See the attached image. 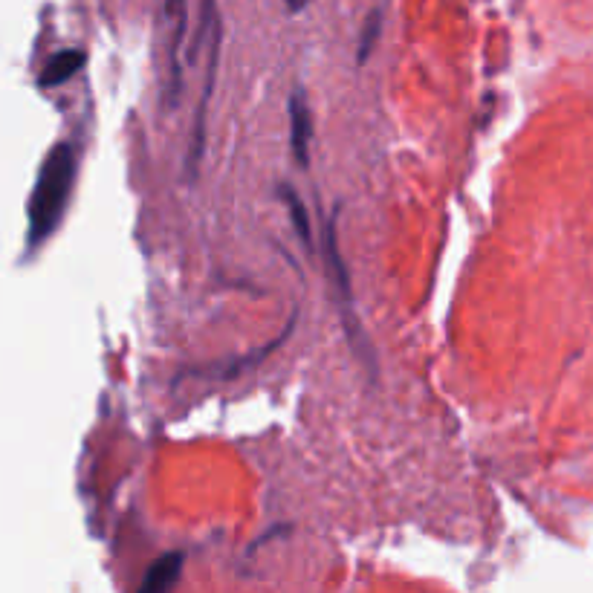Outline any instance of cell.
<instances>
[{"mask_svg":"<svg viewBox=\"0 0 593 593\" xmlns=\"http://www.w3.org/2000/svg\"><path fill=\"white\" fill-rule=\"evenodd\" d=\"M84 67V53L81 50H64L50 58V64L44 67L41 73V84L44 87H55V84H64L67 79H73Z\"/></svg>","mask_w":593,"mask_h":593,"instance_id":"obj_7","label":"cell"},{"mask_svg":"<svg viewBox=\"0 0 593 593\" xmlns=\"http://www.w3.org/2000/svg\"><path fill=\"white\" fill-rule=\"evenodd\" d=\"M209 53H206V79H203V93L197 102V113H194V128H191V145L189 157H186V177L194 180L200 171V160L206 154V119H209V102L215 93V79H217V64H220V47H223V24L217 18L215 29L206 41Z\"/></svg>","mask_w":593,"mask_h":593,"instance_id":"obj_3","label":"cell"},{"mask_svg":"<svg viewBox=\"0 0 593 593\" xmlns=\"http://www.w3.org/2000/svg\"><path fill=\"white\" fill-rule=\"evenodd\" d=\"M162 15H165V87H162V105L165 110H174L180 90H183V61H180V47L189 27V6L186 0H162Z\"/></svg>","mask_w":593,"mask_h":593,"instance_id":"obj_2","label":"cell"},{"mask_svg":"<svg viewBox=\"0 0 593 593\" xmlns=\"http://www.w3.org/2000/svg\"><path fill=\"white\" fill-rule=\"evenodd\" d=\"M310 136H313V116L307 108L304 90H293L290 96V148L298 165L310 162Z\"/></svg>","mask_w":593,"mask_h":593,"instance_id":"obj_5","label":"cell"},{"mask_svg":"<svg viewBox=\"0 0 593 593\" xmlns=\"http://www.w3.org/2000/svg\"><path fill=\"white\" fill-rule=\"evenodd\" d=\"M183 562H186V559H183V553H165V556H160L154 565L148 567V573H145V579H142L139 591L142 593L171 591V588L180 582Z\"/></svg>","mask_w":593,"mask_h":593,"instance_id":"obj_6","label":"cell"},{"mask_svg":"<svg viewBox=\"0 0 593 593\" xmlns=\"http://www.w3.org/2000/svg\"><path fill=\"white\" fill-rule=\"evenodd\" d=\"M324 261H327V270L330 278L336 284V296L342 301V319L348 322V333H351V342L356 345V327H353V307H351V278H348V267L342 261V252H339V241H336V217L324 226Z\"/></svg>","mask_w":593,"mask_h":593,"instance_id":"obj_4","label":"cell"},{"mask_svg":"<svg viewBox=\"0 0 593 593\" xmlns=\"http://www.w3.org/2000/svg\"><path fill=\"white\" fill-rule=\"evenodd\" d=\"M287 3V9L290 12H301V9H307L310 6V0H284Z\"/></svg>","mask_w":593,"mask_h":593,"instance_id":"obj_10","label":"cell"},{"mask_svg":"<svg viewBox=\"0 0 593 593\" xmlns=\"http://www.w3.org/2000/svg\"><path fill=\"white\" fill-rule=\"evenodd\" d=\"M278 194H281V200H284L287 212H290V217H293V226H296L298 238L304 241V246H313V229H310V215H307V209H304L301 197H298L296 191L290 189V186H278Z\"/></svg>","mask_w":593,"mask_h":593,"instance_id":"obj_8","label":"cell"},{"mask_svg":"<svg viewBox=\"0 0 593 593\" xmlns=\"http://www.w3.org/2000/svg\"><path fill=\"white\" fill-rule=\"evenodd\" d=\"M76 177V154L70 145H55L41 168L38 186L29 200V246L41 243L64 215Z\"/></svg>","mask_w":593,"mask_h":593,"instance_id":"obj_1","label":"cell"},{"mask_svg":"<svg viewBox=\"0 0 593 593\" xmlns=\"http://www.w3.org/2000/svg\"><path fill=\"white\" fill-rule=\"evenodd\" d=\"M379 27H382V12L374 9V12L368 15L365 27H362V38H359V53H356V61H359V64H365V61L371 58V53H374Z\"/></svg>","mask_w":593,"mask_h":593,"instance_id":"obj_9","label":"cell"}]
</instances>
